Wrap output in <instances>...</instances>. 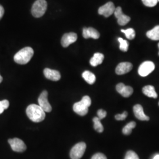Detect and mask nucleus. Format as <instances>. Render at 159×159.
<instances>
[{"mask_svg":"<svg viewBox=\"0 0 159 159\" xmlns=\"http://www.w3.org/2000/svg\"><path fill=\"white\" fill-rule=\"evenodd\" d=\"M83 37L87 39L89 38H92L93 39H98L100 37V33L96 29L92 27L84 28L83 30Z\"/></svg>","mask_w":159,"mask_h":159,"instance_id":"obj_14","label":"nucleus"},{"mask_svg":"<svg viewBox=\"0 0 159 159\" xmlns=\"http://www.w3.org/2000/svg\"><path fill=\"white\" fill-rule=\"evenodd\" d=\"M121 31L122 33L125 34L126 37L129 40H133L134 39L136 34H135V31L134 29L130 28V29H127V30H121Z\"/></svg>","mask_w":159,"mask_h":159,"instance_id":"obj_23","label":"nucleus"},{"mask_svg":"<svg viewBox=\"0 0 159 159\" xmlns=\"http://www.w3.org/2000/svg\"><path fill=\"white\" fill-rule=\"evenodd\" d=\"M12 150L16 152H23L27 149V146L23 140L20 139L14 138L8 140Z\"/></svg>","mask_w":159,"mask_h":159,"instance_id":"obj_7","label":"nucleus"},{"mask_svg":"<svg viewBox=\"0 0 159 159\" xmlns=\"http://www.w3.org/2000/svg\"><path fill=\"white\" fill-rule=\"evenodd\" d=\"M116 90L122 96L129 97L133 93V89L130 86L125 85L123 83H119L116 85Z\"/></svg>","mask_w":159,"mask_h":159,"instance_id":"obj_12","label":"nucleus"},{"mask_svg":"<svg viewBox=\"0 0 159 159\" xmlns=\"http://www.w3.org/2000/svg\"><path fill=\"white\" fill-rule=\"evenodd\" d=\"M44 74L47 79L51 80L52 81H57L61 79V75L59 71L50 68L44 69Z\"/></svg>","mask_w":159,"mask_h":159,"instance_id":"obj_15","label":"nucleus"},{"mask_svg":"<svg viewBox=\"0 0 159 159\" xmlns=\"http://www.w3.org/2000/svg\"><path fill=\"white\" fill-rule=\"evenodd\" d=\"M136 124L134 121H131L123 129V133L125 135H129L131 133L132 130L136 127Z\"/></svg>","mask_w":159,"mask_h":159,"instance_id":"obj_21","label":"nucleus"},{"mask_svg":"<svg viewBox=\"0 0 159 159\" xmlns=\"http://www.w3.org/2000/svg\"><path fill=\"white\" fill-rule=\"evenodd\" d=\"M10 102L7 100L0 101V114L2 113L4 111L9 107Z\"/></svg>","mask_w":159,"mask_h":159,"instance_id":"obj_25","label":"nucleus"},{"mask_svg":"<svg viewBox=\"0 0 159 159\" xmlns=\"http://www.w3.org/2000/svg\"><path fill=\"white\" fill-rule=\"evenodd\" d=\"M143 93L144 95L148 97H152L156 98L157 97V94L155 91V89L153 85H146L143 88Z\"/></svg>","mask_w":159,"mask_h":159,"instance_id":"obj_18","label":"nucleus"},{"mask_svg":"<svg viewBox=\"0 0 159 159\" xmlns=\"http://www.w3.org/2000/svg\"><path fill=\"white\" fill-rule=\"evenodd\" d=\"M114 14L115 17L117 18V22L120 25H125L130 21V17L123 14L120 7H118L116 8Z\"/></svg>","mask_w":159,"mask_h":159,"instance_id":"obj_10","label":"nucleus"},{"mask_svg":"<svg viewBox=\"0 0 159 159\" xmlns=\"http://www.w3.org/2000/svg\"><path fill=\"white\" fill-rule=\"evenodd\" d=\"M157 1H159V0H157Z\"/></svg>","mask_w":159,"mask_h":159,"instance_id":"obj_35","label":"nucleus"},{"mask_svg":"<svg viewBox=\"0 0 159 159\" xmlns=\"http://www.w3.org/2000/svg\"><path fill=\"white\" fill-rule=\"evenodd\" d=\"M82 77L89 84H94L96 80L95 75L89 71H85L82 74Z\"/></svg>","mask_w":159,"mask_h":159,"instance_id":"obj_20","label":"nucleus"},{"mask_svg":"<svg viewBox=\"0 0 159 159\" xmlns=\"http://www.w3.org/2000/svg\"><path fill=\"white\" fill-rule=\"evenodd\" d=\"M144 6L148 7H153L156 6L157 3V0H142Z\"/></svg>","mask_w":159,"mask_h":159,"instance_id":"obj_27","label":"nucleus"},{"mask_svg":"<svg viewBox=\"0 0 159 159\" xmlns=\"http://www.w3.org/2000/svg\"><path fill=\"white\" fill-rule=\"evenodd\" d=\"M104 56L102 53L97 52L95 53L90 61V63L92 66L96 67L102 63Z\"/></svg>","mask_w":159,"mask_h":159,"instance_id":"obj_17","label":"nucleus"},{"mask_svg":"<svg viewBox=\"0 0 159 159\" xmlns=\"http://www.w3.org/2000/svg\"><path fill=\"white\" fill-rule=\"evenodd\" d=\"M125 159H139V157L134 152L130 150L127 152Z\"/></svg>","mask_w":159,"mask_h":159,"instance_id":"obj_26","label":"nucleus"},{"mask_svg":"<svg viewBox=\"0 0 159 159\" xmlns=\"http://www.w3.org/2000/svg\"><path fill=\"white\" fill-rule=\"evenodd\" d=\"M93 122H94V129L98 131V133H102L104 130V127L102 125L100 120L99 119L98 117H95L93 118Z\"/></svg>","mask_w":159,"mask_h":159,"instance_id":"obj_22","label":"nucleus"},{"mask_svg":"<svg viewBox=\"0 0 159 159\" xmlns=\"http://www.w3.org/2000/svg\"><path fill=\"white\" fill-rule=\"evenodd\" d=\"M133 112L137 119L142 121L149 120V117L147 116L143 111V107L140 104H136L133 107Z\"/></svg>","mask_w":159,"mask_h":159,"instance_id":"obj_16","label":"nucleus"},{"mask_svg":"<svg viewBox=\"0 0 159 159\" xmlns=\"http://www.w3.org/2000/svg\"><path fill=\"white\" fill-rule=\"evenodd\" d=\"M155 68V65L152 61H146L140 66L138 73L142 77H146L150 74Z\"/></svg>","mask_w":159,"mask_h":159,"instance_id":"obj_6","label":"nucleus"},{"mask_svg":"<svg viewBox=\"0 0 159 159\" xmlns=\"http://www.w3.org/2000/svg\"><path fill=\"white\" fill-rule=\"evenodd\" d=\"M47 8V2L46 0H37L31 8L32 15L35 18L42 17Z\"/></svg>","mask_w":159,"mask_h":159,"instance_id":"obj_4","label":"nucleus"},{"mask_svg":"<svg viewBox=\"0 0 159 159\" xmlns=\"http://www.w3.org/2000/svg\"><path fill=\"white\" fill-rule=\"evenodd\" d=\"M158 47H159V44H158Z\"/></svg>","mask_w":159,"mask_h":159,"instance_id":"obj_34","label":"nucleus"},{"mask_svg":"<svg viewBox=\"0 0 159 159\" xmlns=\"http://www.w3.org/2000/svg\"><path fill=\"white\" fill-rule=\"evenodd\" d=\"M91 159H107L106 156L102 153H98L92 156Z\"/></svg>","mask_w":159,"mask_h":159,"instance_id":"obj_30","label":"nucleus"},{"mask_svg":"<svg viewBox=\"0 0 159 159\" xmlns=\"http://www.w3.org/2000/svg\"><path fill=\"white\" fill-rule=\"evenodd\" d=\"M118 41L120 43V49L121 51L126 52L129 49V43L127 41L123 39L122 38H119Z\"/></svg>","mask_w":159,"mask_h":159,"instance_id":"obj_24","label":"nucleus"},{"mask_svg":"<svg viewBox=\"0 0 159 159\" xmlns=\"http://www.w3.org/2000/svg\"><path fill=\"white\" fill-rule=\"evenodd\" d=\"M86 149L85 143L80 142L76 144L70 151V157L71 159H80L84 154Z\"/></svg>","mask_w":159,"mask_h":159,"instance_id":"obj_5","label":"nucleus"},{"mask_svg":"<svg viewBox=\"0 0 159 159\" xmlns=\"http://www.w3.org/2000/svg\"><path fill=\"white\" fill-rule=\"evenodd\" d=\"M2 81V76H1V74H0V83H1Z\"/></svg>","mask_w":159,"mask_h":159,"instance_id":"obj_33","label":"nucleus"},{"mask_svg":"<svg viewBox=\"0 0 159 159\" xmlns=\"http://www.w3.org/2000/svg\"><path fill=\"white\" fill-rule=\"evenodd\" d=\"M127 112L125 111L123 113L119 114L115 116V119L117 120H124L125 119V118L127 116Z\"/></svg>","mask_w":159,"mask_h":159,"instance_id":"obj_29","label":"nucleus"},{"mask_svg":"<svg viewBox=\"0 0 159 159\" xmlns=\"http://www.w3.org/2000/svg\"><path fill=\"white\" fill-rule=\"evenodd\" d=\"M91 100L90 97L85 96L79 102H75L73 106L74 112L80 116L86 115L89 111V107L91 106Z\"/></svg>","mask_w":159,"mask_h":159,"instance_id":"obj_3","label":"nucleus"},{"mask_svg":"<svg viewBox=\"0 0 159 159\" xmlns=\"http://www.w3.org/2000/svg\"><path fill=\"white\" fill-rule=\"evenodd\" d=\"M34 55V50L30 47H25L16 54L14 60L19 64H25L29 63Z\"/></svg>","mask_w":159,"mask_h":159,"instance_id":"obj_2","label":"nucleus"},{"mask_svg":"<svg viewBox=\"0 0 159 159\" xmlns=\"http://www.w3.org/2000/svg\"><path fill=\"white\" fill-rule=\"evenodd\" d=\"M115 10L116 8L113 3L112 2H108L104 6L100 7L98 12L100 15H102L105 17H108L114 14Z\"/></svg>","mask_w":159,"mask_h":159,"instance_id":"obj_9","label":"nucleus"},{"mask_svg":"<svg viewBox=\"0 0 159 159\" xmlns=\"http://www.w3.org/2000/svg\"><path fill=\"white\" fill-rule=\"evenodd\" d=\"M148 39L152 40H159V25H157L153 29L148 31L146 33Z\"/></svg>","mask_w":159,"mask_h":159,"instance_id":"obj_19","label":"nucleus"},{"mask_svg":"<svg viewBox=\"0 0 159 159\" xmlns=\"http://www.w3.org/2000/svg\"><path fill=\"white\" fill-rule=\"evenodd\" d=\"M46 112L39 105L31 104L26 110V113L30 119L33 122L39 123L43 121L46 117Z\"/></svg>","mask_w":159,"mask_h":159,"instance_id":"obj_1","label":"nucleus"},{"mask_svg":"<svg viewBox=\"0 0 159 159\" xmlns=\"http://www.w3.org/2000/svg\"><path fill=\"white\" fill-rule=\"evenodd\" d=\"M133 68L132 64L129 62H123L120 63L116 68V73L118 75L126 74L130 71Z\"/></svg>","mask_w":159,"mask_h":159,"instance_id":"obj_13","label":"nucleus"},{"mask_svg":"<svg viewBox=\"0 0 159 159\" xmlns=\"http://www.w3.org/2000/svg\"><path fill=\"white\" fill-rule=\"evenodd\" d=\"M77 40V35L74 33H69L63 35L61 43L63 47H67Z\"/></svg>","mask_w":159,"mask_h":159,"instance_id":"obj_11","label":"nucleus"},{"mask_svg":"<svg viewBox=\"0 0 159 159\" xmlns=\"http://www.w3.org/2000/svg\"><path fill=\"white\" fill-rule=\"evenodd\" d=\"M97 115H98L97 117L101 120H102V119H104V117H106L107 112L106 111H104V110H102V109H100L97 111Z\"/></svg>","mask_w":159,"mask_h":159,"instance_id":"obj_28","label":"nucleus"},{"mask_svg":"<svg viewBox=\"0 0 159 159\" xmlns=\"http://www.w3.org/2000/svg\"><path fill=\"white\" fill-rule=\"evenodd\" d=\"M153 159H159V154H156L154 157H153Z\"/></svg>","mask_w":159,"mask_h":159,"instance_id":"obj_32","label":"nucleus"},{"mask_svg":"<svg viewBox=\"0 0 159 159\" xmlns=\"http://www.w3.org/2000/svg\"></svg>","mask_w":159,"mask_h":159,"instance_id":"obj_36","label":"nucleus"},{"mask_svg":"<svg viewBox=\"0 0 159 159\" xmlns=\"http://www.w3.org/2000/svg\"><path fill=\"white\" fill-rule=\"evenodd\" d=\"M4 14V9L2 6L0 5V20L2 18V17H3Z\"/></svg>","mask_w":159,"mask_h":159,"instance_id":"obj_31","label":"nucleus"},{"mask_svg":"<svg viewBox=\"0 0 159 159\" xmlns=\"http://www.w3.org/2000/svg\"><path fill=\"white\" fill-rule=\"evenodd\" d=\"M48 93L47 91H43L41 94H40V97L39 98L38 102L39 106L41 107V108L45 111V112H50L52 110V107H51L50 104L48 101Z\"/></svg>","mask_w":159,"mask_h":159,"instance_id":"obj_8","label":"nucleus"}]
</instances>
